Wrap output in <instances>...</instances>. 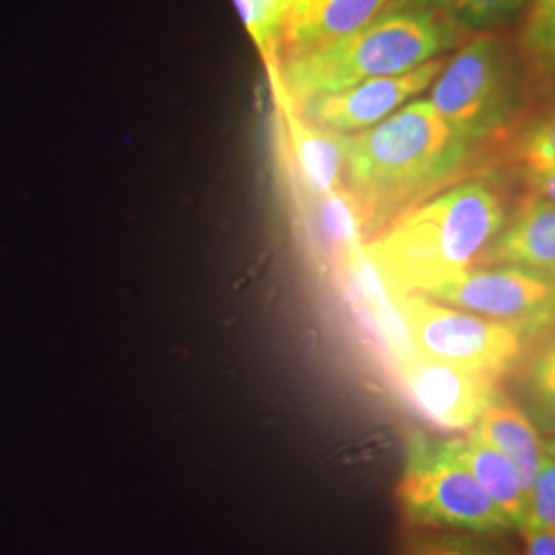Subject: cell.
I'll return each instance as SVG.
<instances>
[{"mask_svg": "<svg viewBox=\"0 0 555 555\" xmlns=\"http://www.w3.org/2000/svg\"><path fill=\"white\" fill-rule=\"evenodd\" d=\"M518 46L533 82L555 95V0L531 2Z\"/></svg>", "mask_w": 555, "mask_h": 555, "instance_id": "15", "label": "cell"}, {"mask_svg": "<svg viewBox=\"0 0 555 555\" xmlns=\"http://www.w3.org/2000/svg\"><path fill=\"white\" fill-rule=\"evenodd\" d=\"M280 2H282V7L286 9V13H288V17H291V13L297 11V7L302 0H280Z\"/></svg>", "mask_w": 555, "mask_h": 555, "instance_id": "26", "label": "cell"}, {"mask_svg": "<svg viewBox=\"0 0 555 555\" xmlns=\"http://www.w3.org/2000/svg\"><path fill=\"white\" fill-rule=\"evenodd\" d=\"M513 263L555 280V204L527 192L477 266Z\"/></svg>", "mask_w": 555, "mask_h": 555, "instance_id": "11", "label": "cell"}, {"mask_svg": "<svg viewBox=\"0 0 555 555\" xmlns=\"http://www.w3.org/2000/svg\"><path fill=\"white\" fill-rule=\"evenodd\" d=\"M461 29L442 11H385L357 34L270 68L282 103L401 75L437 59Z\"/></svg>", "mask_w": 555, "mask_h": 555, "instance_id": "3", "label": "cell"}, {"mask_svg": "<svg viewBox=\"0 0 555 555\" xmlns=\"http://www.w3.org/2000/svg\"><path fill=\"white\" fill-rule=\"evenodd\" d=\"M235 2L261 56L268 62V66H272L276 60L284 25L288 20L286 9L282 7L280 0H235Z\"/></svg>", "mask_w": 555, "mask_h": 555, "instance_id": "17", "label": "cell"}, {"mask_svg": "<svg viewBox=\"0 0 555 555\" xmlns=\"http://www.w3.org/2000/svg\"><path fill=\"white\" fill-rule=\"evenodd\" d=\"M453 0H389L385 11H442L449 13Z\"/></svg>", "mask_w": 555, "mask_h": 555, "instance_id": "23", "label": "cell"}, {"mask_svg": "<svg viewBox=\"0 0 555 555\" xmlns=\"http://www.w3.org/2000/svg\"><path fill=\"white\" fill-rule=\"evenodd\" d=\"M477 146L461 139L426 100L357 134H346L344 190L357 204L364 241L461 181Z\"/></svg>", "mask_w": 555, "mask_h": 555, "instance_id": "1", "label": "cell"}, {"mask_svg": "<svg viewBox=\"0 0 555 555\" xmlns=\"http://www.w3.org/2000/svg\"><path fill=\"white\" fill-rule=\"evenodd\" d=\"M531 0H453L449 17L461 31H494L518 20Z\"/></svg>", "mask_w": 555, "mask_h": 555, "instance_id": "16", "label": "cell"}, {"mask_svg": "<svg viewBox=\"0 0 555 555\" xmlns=\"http://www.w3.org/2000/svg\"><path fill=\"white\" fill-rule=\"evenodd\" d=\"M444 442L474 476L483 494L496 504L498 511L518 531L527 522L529 498L515 465L496 447L477 437L472 430Z\"/></svg>", "mask_w": 555, "mask_h": 555, "instance_id": "12", "label": "cell"}, {"mask_svg": "<svg viewBox=\"0 0 555 555\" xmlns=\"http://www.w3.org/2000/svg\"><path fill=\"white\" fill-rule=\"evenodd\" d=\"M393 369L410 403L447 433L472 430L479 416L504 396L498 377L417 354L397 362Z\"/></svg>", "mask_w": 555, "mask_h": 555, "instance_id": "8", "label": "cell"}, {"mask_svg": "<svg viewBox=\"0 0 555 555\" xmlns=\"http://www.w3.org/2000/svg\"><path fill=\"white\" fill-rule=\"evenodd\" d=\"M525 181L529 192L539 194L543 198L555 204V176H543V173H525Z\"/></svg>", "mask_w": 555, "mask_h": 555, "instance_id": "24", "label": "cell"}, {"mask_svg": "<svg viewBox=\"0 0 555 555\" xmlns=\"http://www.w3.org/2000/svg\"><path fill=\"white\" fill-rule=\"evenodd\" d=\"M399 500L417 527L476 535L513 531L511 522L483 494L444 440L424 435L412 438L399 483Z\"/></svg>", "mask_w": 555, "mask_h": 555, "instance_id": "5", "label": "cell"}, {"mask_svg": "<svg viewBox=\"0 0 555 555\" xmlns=\"http://www.w3.org/2000/svg\"><path fill=\"white\" fill-rule=\"evenodd\" d=\"M506 224L496 190L463 179L397 217L362 251L391 297L426 295L433 286L476 268Z\"/></svg>", "mask_w": 555, "mask_h": 555, "instance_id": "2", "label": "cell"}, {"mask_svg": "<svg viewBox=\"0 0 555 555\" xmlns=\"http://www.w3.org/2000/svg\"><path fill=\"white\" fill-rule=\"evenodd\" d=\"M520 535L525 541V555H555V533L537 525H522Z\"/></svg>", "mask_w": 555, "mask_h": 555, "instance_id": "22", "label": "cell"}, {"mask_svg": "<svg viewBox=\"0 0 555 555\" xmlns=\"http://www.w3.org/2000/svg\"><path fill=\"white\" fill-rule=\"evenodd\" d=\"M282 107L286 114L291 160L305 196L341 192L346 178V134L315 128L286 105Z\"/></svg>", "mask_w": 555, "mask_h": 555, "instance_id": "13", "label": "cell"}, {"mask_svg": "<svg viewBox=\"0 0 555 555\" xmlns=\"http://www.w3.org/2000/svg\"><path fill=\"white\" fill-rule=\"evenodd\" d=\"M472 433L496 447L498 451L515 465L529 492L537 472L541 469L543 459L547 456L543 438L539 435L533 420L527 416L515 401L500 396L479 416Z\"/></svg>", "mask_w": 555, "mask_h": 555, "instance_id": "14", "label": "cell"}, {"mask_svg": "<svg viewBox=\"0 0 555 555\" xmlns=\"http://www.w3.org/2000/svg\"><path fill=\"white\" fill-rule=\"evenodd\" d=\"M527 498L529 511L525 525H537L555 533V461L550 456L543 459Z\"/></svg>", "mask_w": 555, "mask_h": 555, "instance_id": "20", "label": "cell"}, {"mask_svg": "<svg viewBox=\"0 0 555 555\" xmlns=\"http://www.w3.org/2000/svg\"><path fill=\"white\" fill-rule=\"evenodd\" d=\"M412 555H500L474 541L453 535L428 537L417 541Z\"/></svg>", "mask_w": 555, "mask_h": 555, "instance_id": "21", "label": "cell"}, {"mask_svg": "<svg viewBox=\"0 0 555 555\" xmlns=\"http://www.w3.org/2000/svg\"><path fill=\"white\" fill-rule=\"evenodd\" d=\"M531 2H533V0H531Z\"/></svg>", "mask_w": 555, "mask_h": 555, "instance_id": "27", "label": "cell"}, {"mask_svg": "<svg viewBox=\"0 0 555 555\" xmlns=\"http://www.w3.org/2000/svg\"><path fill=\"white\" fill-rule=\"evenodd\" d=\"M393 298L417 357L502 378L520 364L535 339L513 325L422 295Z\"/></svg>", "mask_w": 555, "mask_h": 555, "instance_id": "6", "label": "cell"}, {"mask_svg": "<svg viewBox=\"0 0 555 555\" xmlns=\"http://www.w3.org/2000/svg\"><path fill=\"white\" fill-rule=\"evenodd\" d=\"M428 89L438 116L474 146L504 134L520 109L515 62L496 31L474 34Z\"/></svg>", "mask_w": 555, "mask_h": 555, "instance_id": "4", "label": "cell"}, {"mask_svg": "<svg viewBox=\"0 0 555 555\" xmlns=\"http://www.w3.org/2000/svg\"><path fill=\"white\" fill-rule=\"evenodd\" d=\"M422 297L513 325L533 337L555 327V280L513 263L469 268Z\"/></svg>", "mask_w": 555, "mask_h": 555, "instance_id": "7", "label": "cell"}, {"mask_svg": "<svg viewBox=\"0 0 555 555\" xmlns=\"http://www.w3.org/2000/svg\"><path fill=\"white\" fill-rule=\"evenodd\" d=\"M527 391L541 417L555 428V339L541 346L527 366Z\"/></svg>", "mask_w": 555, "mask_h": 555, "instance_id": "19", "label": "cell"}, {"mask_svg": "<svg viewBox=\"0 0 555 555\" xmlns=\"http://www.w3.org/2000/svg\"><path fill=\"white\" fill-rule=\"evenodd\" d=\"M387 4L389 0H302L286 20L272 66L357 34L383 15Z\"/></svg>", "mask_w": 555, "mask_h": 555, "instance_id": "10", "label": "cell"}, {"mask_svg": "<svg viewBox=\"0 0 555 555\" xmlns=\"http://www.w3.org/2000/svg\"><path fill=\"white\" fill-rule=\"evenodd\" d=\"M515 159L522 173L555 176V109L522 130L516 140Z\"/></svg>", "mask_w": 555, "mask_h": 555, "instance_id": "18", "label": "cell"}, {"mask_svg": "<svg viewBox=\"0 0 555 555\" xmlns=\"http://www.w3.org/2000/svg\"><path fill=\"white\" fill-rule=\"evenodd\" d=\"M543 447H545V455L555 461V435L543 438Z\"/></svg>", "mask_w": 555, "mask_h": 555, "instance_id": "25", "label": "cell"}, {"mask_svg": "<svg viewBox=\"0 0 555 555\" xmlns=\"http://www.w3.org/2000/svg\"><path fill=\"white\" fill-rule=\"evenodd\" d=\"M444 62L447 60L442 56H437L401 75L362 80L339 91L307 98L295 105H286L298 118L321 130L336 134H357L389 118L408 100L428 89L442 70Z\"/></svg>", "mask_w": 555, "mask_h": 555, "instance_id": "9", "label": "cell"}]
</instances>
